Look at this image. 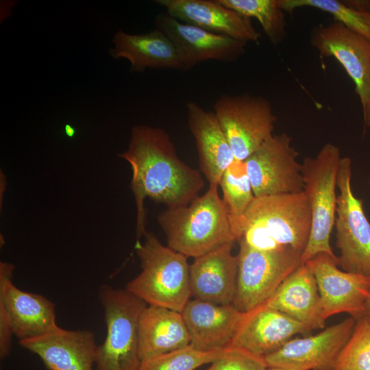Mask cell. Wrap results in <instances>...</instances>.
Here are the masks:
<instances>
[{
    "instance_id": "6da1fadb",
    "label": "cell",
    "mask_w": 370,
    "mask_h": 370,
    "mask_svg": "<svg viewBox=\"0 0 370 370\" xmlns=\"http://www.w3.org/2000/svg\"><path fill=\"white\" fill-rule=\"evenodd\" d=\"M131 165V188L137 208L136 232L145 236L148 197L167 208L188 205L204 186L201 173L181 160L169 135L148 125L133 127L127 149L119 155Z\"/></svg>"
},
{
    "instance_id": "7a4b0ae2",
    "label": "cell",
    "mask_w": 370,
    "mask_h": 370,
    "mask_svg": "<svg viewBox=\"0 0 370 370\" xmlns=\"http://www.w3.org/2000/svg\"><path fill=\"white\" fill-rule=\"evenodd\" d=\"M236 241L260 251L291 247L303 253L311 230V212L304 192L255 197L238 217L230 216Z\"/></svg>"
},
{
    "instance_id": "3957f363",
    "label": "cell",
    "mask_w": 370,
    "mask_h": 370,
    "mask_svg": "<svg viewBox=\"0 0 370 370\" xmlns=\"http://www.w3.org/2000/svg\"><path fill=\"white\" fill-rule=\"evenodd\" d=\"M167 246L185 256L197 258L230 242H235L230 214L218 185L188 205L167 208L158 216Z\"/></svg>"
},
{
    "instance_id": "277c9868",
    "label": "cell",
    "mask_w": 370,
    "mask_h": 370,
    "mask_svg": "<svg viewBox=\"0 0 370 370\" xmlns=\"http://www.w3.org/2000/svg\"><path fill=\"white\" fill-rule=\"evenodd\" d=\"M136 250L141 271L125 289L147 305L182 312L191 297L187 257L148 232L143 243H136Z\"/></svg>"
},
{
    "instance_id": "5b68a950",
    "label": "cell",
    "mask_w": 370,
    "mask_h": 370,
    "mask_svg": "<svg viewBox=\"0 0 370 370\" xmlns=\"http://www.w3.org/2000/svg\"><path fill=\"white\" fill-rule=\"evenodd\" d=\"M341 158L339 148L328 143L314 157L306 158L301 163L304 192L309 203L312 220L301 263L320 254L337 260L330 240L336 219L337 174Z\"/></svg>"
},
{
    "instance_id": "8992f818",
    "label": "cell",
    "mask_w": 370,
    "mask_h": 370,
    "mask_svg": "<svg viewBox=\"0 0 370 370\" xmlns=\"http://www.w3.org/2000/svg\"><path fill=\"white\" fill-rule=\"evenodd\" d=\"M99 301L104 310L106 336L98 346L97 370H138L139 354L138 323L147 305L126 289L102 285Z\"/></svg>"
},
{
    "instance_id": "52a82bcc",
    "label": "cell",
    "mask_w": 370,
    "mask_h": 370,
    "mask_svg": "<svg viewBox=\"0 0 370 370\" xmlns=\"http://www.w3.org/2000/svg\"><path fill=\"white\" fill-rule=\"evenodd\" d=\"M239 243L236 291L233 305L243 312L266 301L301 264L302 253L291 247L260 251Z\"/></svg>"
},
{
    "instance_id": "ba28073f",
    "label": "cell",
    "mask_w": 370,
    "mask_h": 370,
    "mask_svg": "<svg viewBox=\"0 0 370 370\" xmlns=\"http://www.w3.org/2000/svg\"><path fill=\"white\" fill-rule=\"evenodd\" d=\"M352 160L342 157L337 174L336 246L338 266L343 271L370 275V222L362 199L352 188Z\"/></svg>"
},
{
    "instance_id": "9c48e42d",
    "label": "cell",
    "mask_w": 370,
    "mask_h": 370,
    "mask_svg": "<svg viewBox=\"0 0 370 370\" xmlns=\"http://www.w3.org/2000/svg\"><path fill=\"white\" fill-rule=\"evenodd\" d=\"M213 111L237 160H245L273 134L276 116L262 97L223 94Z\"/></svg>"
},
{
    "instance_id": "30bf717a",
    "label": "cell",
    "mask_w": 370,
    "mask_h": 370,
    "mask_svg": "<svg viewBox=\"0 0 370 370\" xmlns=\"http://www.w3.org/2000/svg\"><path fill=\"white\" fill-rule=\"evenodd\" d=\"M298 152L285 133L273 134L245 161L255 197L304 191Z\"/></svg>"
},
{
    "instance_id": "8fae6325",
    "label": "cell",
    "mask_w": 370,
    "mask_h": 370,
    "mask_svg": "<svg viewBox=\"0 0 370 370\" xmlns=\"http://www.w3.org/2000/svg\"><path fill=\"white\" fill-rule=\"evenodd\" d=\"M310 42L323 58L333 57L352 79L363 121L370 109V42L334 20L312 29Z\"/></svg>"
},
{
    "instance_id": "7c38bea8",
    "label": "cell",
    "mask_w": 370,
    "mask_h": 370,
    "mask_svg": "<svg viewBox=\"0 0 370 370\" xmlns=\"http://www.w3.org/2000/svg\"><path fill=\"white\" fill-rule=\"evenodd\" d=\"M305 263L314 275L325 320L338 313H348L356 320L365 315L370 275L341 271L337 260L325 254Z\"/></svg>"
},
{
    "instance_id": "4fadbf2b",
    "label": "cell",
    "mask_w": 370,
    "mask_h": 370,
    "mask_svg": "<svg viewBox=\"0 0 370 370\" xmlns=\"http://www.w3.org/2000/svg\"><path fill=\"white\" fill-rule=\"evenodd\" d=\"M355 324L351 317L315 335L290 339L264 356L265 361L268 367L286 370H333Z\"/></svg>"
},
{
    "instance_id": "5bb4252c",
    "label": "cell",
    "mask_w": 370,
    "mask_h": 370,
    "mask_svg": "<svg viewBox=\"0 0 370 370\" xmlns=\"http://www.w3.org/2000/svg\"><path fill=\"white\" fill-rule=\"evenodd\" d=\"M155 24L176 47L184 71L208 60L234 62L245 52L247 42L183 23L166 12L158 14Z\"/></svg>"
},
{
    "instance_id": "9a60e30c",
    "label": "cell",
    "mask_w": 370,
    "mask_h": 370,
    "mask_svg": "<svg viewBox=\"0 0 370 370\" xmlns=\"http://www.w3.org/2000/svg\"><path fill=\"white\" fill-rule=\"evenodd\" d=\"M14 265L0 263V304L5 309L13 334L18 341L58 330L54 304L42 295L24 291L13 282Z\"/></svg>"
},
{
    "instance_id": "2e32d148",
    "label": "cell",
    "mask_w": 370,
    "mask_h": 370,
    "mask_svg": "<svg viewBox=\"0 0 370 370\" xmlns=\"http://www.w3.org/2000/svg\"><path fill=\"white\" fill-rule=\"evenodd\" d=\"M310 330L264 304L244 312L230 346L266 356L282 347L297 334Z\"/></svg>"
},
{
    "instance_id": "e0dca14e",
    "label": "cell",
    "mask_w": 370,
    "mask_h": 370,
    "mask_svg": "<svg viewBox=\"0 0 370 370\" xmlns=\"http://www.w3.org/2000/svg\"><path fill=\"white\" fill-rule=\"evenodd\" d=\"M234 243H227L194 258L189 269L193 299L217 304H233L238 273V257L232 251Z\"/></svg>"
},
{
    "instance_id": "ac0fdd59",
    "label": "cell",
    "mask_w": 370,
    "mask_h": 370,
    "mask_svg": "<svg viewBox=\"0 0 370 370\" xmlns=\"http://www.w3.org/2000/svg\"><path fill=\"white\" fill-rule=\"evenodd\" d=\"M18 343L36 354L49 370H92L99 346L92 332L60 327L45 335L19 341Z\"/></svg>"
},
{
    "instance_id": "d6986e66",
    "label": "cell",
    "mask_w": 370,
    "mask_h": 370,
    "mask_svg": "<svg viewBox=\"0 0 370 370\" xmlns=\"http://www.w3.org/2000/svg\"><path fill=\"white\" fill-rule=\"evenodd\" d=\"M176 19L208 32L245 42H258L260 34L251 18L226 8L218 0H156Z\"/></svg>"
},
{
    "instance_id": "ffe728a7",
    "label": "cell",
    "mask_w": 370,
    "mask_h": 370,
    "mask_svg": "<svg viewBox=\"0 0 370 370\" xmlns=\"http://www.w3.org/2000/svg\"><path fill=\"white\" fill-rule=\"evenodd\" d=\"M190 345L201 351L229 347L244 312L233 304L190 299L182 312Z\"/></svg>"
},
{
    "instance_id": "44dd1931",
    "label": "cell",
    "mask_w": 370,
    "mask_h": 370,
    "mask_svg": "<svg viewBox=\"0 0 370 370\" xmlns=\"http://www.w3.org/2000/svg\"><path fill=\"white\" fill-rule=\"evenodd\" d=\"M189 130L195 139L199 162L209 185H218L225 170L236 160L214 111L193 101L186 103Z\"/></svg>"
},
{
    "instance_id": "7402d4cb",
    "label": "cell",
    "mask_w": 370,
    "mask_h": 370,
    "mask_svg": "<svg viewBox=\"0 0 370 370\" xmlns=\"http://www.w3.org/2000/svg\"><path fill=\"white\" fill-rule=\"evenodd\" d=\"M263 304L310 330L325 326L317 282L307 263H301Z\"/></svg>"
},
{
    "instance_id": "603a6c76",
    "label": "cell",
    "mask_w": 370,
    "mask_h": 370,
    "mask_svg": "<svg viewBox=\"0 0 370 370\" xmlns=\"http://www.w3.org/2000/svg\"><path fill=\"white\" fill-rule=\"evenodd\" d=\"M112 42L114 47L110 51L112 57L127 60L133 71L143 72L147 69L184 71L176 47L157 29L143 34L119 30L114 35Z\"/></svg>"
},
{
    "instance_id": "cb8c5ba5",
    "label": "cell",
    "mask_w": 370,
    "mask_h": 370,
    "mask_svg": "<svg viewBox=\"0 0 370 370\" xmlns=\"http://www.w3.org/2000/svg\"><path fill=\"white\" fill-rule=\"evenodd\" d=\"M141 360L160 356L190 345L188 332L182 312L147 305L138 323Z\"/></svg>"
},
{
    "instance_id": "d4e9b609",
    "label": "cell",
    "mask_w": 370,
    "mask_h": 370,
    "mask_svg": "<svg viewBox=\"0 0 370 370\" xmlns=\"http://www.w3.org/2000/svg\"><path fill=\"white\" fill-rule=\"evenodd\" d=\"M218 1L243 16L257 19L272 44L277 45L284 39L286 23L278 0Z\"/></svg>"
},
{
    "instance_id": "484cf974",
    "label": "cell",
    "mask_w": 370,
    "mask_h": 370,
    "mask_svg": "<svg viewBox=\"0 0 370 370\" xmlns=\"http://www.w3.org/2000/svg\"><path fill=\"white\" fill-rule=\"evenodd\" d=\"M280 8L292 12L301 8H316L333 16L334 20L370 42V14L347 5L338 0H278Z\"/></svg>"
},
{
    "instance_id": "4316f807",
    "label": "cell",
    "mask_w": 370,
    "mask_h": 370,
    "mask_svg": "<svg viewBox=\"0 0 370 370\" xmlns=\"http://www.w3.org/2000/svg\"><path fill=\"white\" fill-rule=\"evenodd\" d=\"M219 186L232 217L242 215L255 197L245 161L235 160L223 172Z\"/></svg>"
},
{
    "instance_id": "83f0119b",
    "label": "cell",
    "mask_w": 370,
    "mask_h": 370,
    "mask_svg": "<svg viewBox=\"0 0 370 370\" xmlns=\"http://www.w3.org/2000/svg\"><path fill=\"white\" fill-rule=\"evenodd\" d=\"M229 347L201 351L188 345L177 350L141 360L138 370H196L224 356Z\"/></svg>"
},
{
    "instance_id": "f1b7e54d",
    "label": "cell",
    "mask_w": 370,
    "mask_h": 370,
    "mask_svg": "<svg viewBox=\"0 0 370 370\" xmlns=\"http://www.w3.org/2000/svg\"><path fill=\"white\" fill-rule=\"evenodd\" d=\"M333 370H370V319L366 315L356 320Z\"/></svg>"
},
{
    "instance_id": "f546056e",
    "label": "cell",
    "mask_w": 370,
    "mask_h": 370,
    "mask_svg": "<svg viewBox=\"0 0 370 370\" xmlns=\"http://www.w3.org/2000/svg\"><path fill=\"white\" fill-rule=\"evenodd\" d=\"M264 357L245 349L229 346L226 354L204 370H267Z\"/></svg>"
},
{
    "instance_id": "4dcf8cb0",
    "label": "cell",
    "mask_w": 370,
    "mask_h": 370,
    "mask_svg": "<svg viewBox=\"0 0 370 370\" xmlns=\"http://www.w3.org/2000/svg\"><path fill=\"white\" fill-rule=\"evenodd\" d=\"M343 1L352 8L370 14V0H345Z\"/></svg>"
},
{
    "instance_id": "1f68e13d",
    "label": "cell",
    "mask_w": 370,
    "mask_h": 370,
    "mask_svg": "<svg viewBox=\"0 0 370 370\" xmlns=\"http://www.w3.org/2000/svg\"><path fill=\"white\" fill-rule=\"evenodd\" d=\"M365 315L370 319V293L366 302Z\"/></svg>"
},
{
    "instance_id": "d6a6232c",
    "label": "cell",
    "mask_w": 370,
    "mask_h": 370,
    "mask_svg": "<svg viewBox=\"0 0 370 370\" xmlns=\"http://www.w3.org/2000/svg\"><path fill=\"white\" fill-rule=\"evenodd\" d=\"M363 121H364V125L365 127H370V109H369V112L367 119L364 120Z\"/></svg>"
},
{
    "instance_id": "836d02e7",
    "label": "cell",
    "mask_w": 370,
    "mask_h": 370,
    "mask_svg": "<svg viewBox=\"0 0 370 370\" xmlns=\"http://www.w3.org/2000/svg\"><path fill=\"white\" fill-rule=\"evenodd\" d=\"M66 132L67 135L69 136H72L74 133L73 129L71 128L69 125H66Z\"/></svg>"
},
{
    "instance_id": "e575fe53",
    "label": "cell",
    "mask_w": 370,
    "mask_h": 370,
    "mask_svg": "<svg viewBox=\"0 0 370 370\" xmlns=\"http://www.w3.org/2000/svg\"><path fill=\"white\" fill-rule=\"evenodd\" d=\"M267 370H286L284 369L276 367H268Z\"/></svg>"
},
{
    "instance_id": "d590c367",
    "label": "cell",
    "mask_w": 370,
    "mask_h": 370,
    "mask_svg": "<svg viewBox=\"0 0 370 370\" xmlns=\"http://www.w3.org/2000/svg\"><path fill=\"white\" fill-rule=\"evenodd\" d=\"M369 184L370 185V177H369Z\"/></svg>"
}]
</instances>
